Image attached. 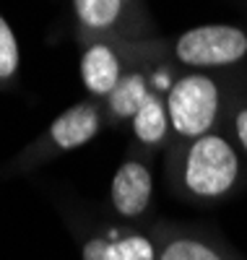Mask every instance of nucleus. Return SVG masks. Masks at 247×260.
<instances>
[{
  "instance_id": "nucleus-1",
  "label": "nucleus",
  "mask_w": 247,
  "mask_h": 260,
  "mask_svg": "<svg viewBox=\"0 0 247 260\" xmlns=\"http://www.w3.org/2000/svg\"><path fill=\"white\" fill-rule=\"evenodd\" d=\"M239 175V159L234 148L219 136H200L188 151L185 185L200 198H219Z\"/></svg>"
},
{
  "instance_id": "nucleus-2",
  "label": "nucleus",
  "mask_w": 247,
  "mask_h": 260,
  "mask_svg": "<svg viewBox=\"0 0 247 260\" xmlns=\"http://www.w3.org/2000/svg\"><path fill=\"white\" fill-rule=\"evenodd\" d=\"M219 112V89L203 73L179 78L167 96L169 125L185 138H200L208 133Z\"/></svg>"
},
{
  "instance_id": "nucleus-3",
  "label": "nucleus",
  "mask_w": 247,
  "mask_h": 260,
  "mask_svg": "<svg viewBox=\"0 0 247 260\" xmlns=\"http://www.w3.org/2000/svg\"><path fill=\"white\" fill-rule=\"evenodd\" d=\"M174 55L190 68L234 65L247 55V34L229 24L195 26L174 42Z\"/></svg>"
},
{
  "instance_id": "nucleus-4",
  "label": "nucleus",
  "mask_w": 247,
  "mask_h": 260,
  "mask_svg": "<svg viewBox=\"0 0 247 260\" xmlns=\"http://www.w3.org/2000/svg\"><path fill=\"white\" fill-rule=\"evenodd\" d=\"M151 172L141 161H125L115 180H112V203H115L117 213L128 216H141L151 201Z\"/></svg>"
},
{
  "instance_id": "nucleus-5",
  "label": "nucleus",
  "mask_w": 247,
  "mask_h": 260,
  "mask_svg": "<svg viewBox=\"0 0 247 260\" xmlns=\"http://www.w3.org/2000/svg\"><path fill=\"white\" fill-rule=\"evenodd\" d=\"M81 78H83V86L91 94H99V96H109L112 89L120 83V60L117 55L112 52V47L102 45H91L83 57H81Z\"/></svg>"
},
{
  "instance_id": "nucleus-6",
  "label": "nucleus",
  "mask_w": 247,
  "mask_h": 260,
  "mask_svg": "<svg viewBox=\"0 0 247 260\" xmlns=\"http://www.w3.org/2000/svg\"><path fill=\"white\" fill-rule=\"evenodd\" d=\"M97 130H99L97 110L88 104H76L52 122L50 136L60 148H78L91 141L97 136Z\"/></svg>"
},
{
  "instance_id": "nucleus-7",
  "label": "nucleus",
  "mask_w": 247,
  "mask_h": 260,
  "mask_svg": "<svg viewBox=\"0 0 247 260\" xmlns=\"http://www.w3.org/2000/svg\"><path fill=\"white\" fill-rule=\"evenodd\" d=\"M148 86H146V78L141 73H130V76H122L120 83L112 89L109 94V110L112 115L117 117H136L138 110L148 102Z\"/></svg>"
},
{
  "instance_id": "nucleus-8",
  "label": "nucleus",
  "mask_w": 247,
  "mask_h": 260,
  "mask_svg": "<svg viewBox=\"0 0 247 260\" xmlns=\"http://www.w3.org/2000/svg\"><path fill=\"white\" fill-rule=\"evenodd\" d=\"M167 127H169L167 107L156 96H148V102L138 110V115L133 117V130H136L138 141H143V143H159L167 136Z\"/></svg>"
},
{
  "instance_id": "nucleus-9",
  "label": "nucleus",
  "mask_w": 247,
  "mask_h": 260,
  "mask_svg": "<svg viewBox=\"0 0 247 260\" xmlns=\"http://www.w3.org/2000/svg\"><path fill=\"white\" fill-rule=\"evenodd\" d=\"M76 18L86 29H109L122 13V0H73Z\"/></svg>"
},
{
  "instance_id": "nucleus-10",
  "label": "nucleus",
  "mask_w": 247,
  "mask_h": 260,
  "mask_svg": "<svg viewBox=\"0 0 247 260\" xmlns=\"http://www.w3.org/2000/svg\"><path fill=\"white\" fill-rule=\"evenodd\" d=\"M159 260H224V257L206 242L182 237V240H172L159 255Z\"/></svg>"
},
{
  "instance_id": "nucleus-11",
  "label": "nucleus",
  "mask_w": 247,
  "mask_h": 260,
  "mask_svg": "<svg viewBox=\"0 0 247 260\" xmlns=\"http://www.w3.org/2000/svg\"><path fill=\"white\" fill-rule=\"evenodd\" d=\"M107 257L109 260H156L153 245L141 234H130V237H122L117 242H109Z\"/></svg>"
},
{
  "instance_id": "nucleus-12",
  "label": "nucleus",
  "mask_w": 247,
  "mask_h": 260,
  "mask_svg": "<svg viewBox=\"0 0 247 260\" xmlns=\"http://www.w3.org/2000/svg\"><path fill=\"white\" fill-rule=\"evenodd\" d=\"M16 71H18V42L8 21L0 16V78H11Z\"/></svg>"
},
{
  "instance_id": "nucleus-13",
  "label": "nucleus",
  "mask_w": 247,
  "mask_h": 260,
  "mask_svg": "<svg viewBox=\"0 0 247 260\" xmlns=\"http://www.w3.org/2000/svg\"><path fill=\"white\" fill-rule=\"evenodd\" d=\"M107 240H88L83 245V260H109L107 257Z\"/></svg>"
},
{
  "instance_id": "nucleus-14",
  "label": "nucleus",
  "mask_w": 247,
  "mask_h": 260,
  "mask_svg": "<svg viewBox=\"0 0 247 260\" xmlns=\"http://www.w3.org/2000/svg\"><path fill=\"white\" fill-rule=\"evenodd\" d=\"M234 130H237V138H239L242 148L247 151V107L237 112V117H234Z\"/></svg>"
}]
</instances>
